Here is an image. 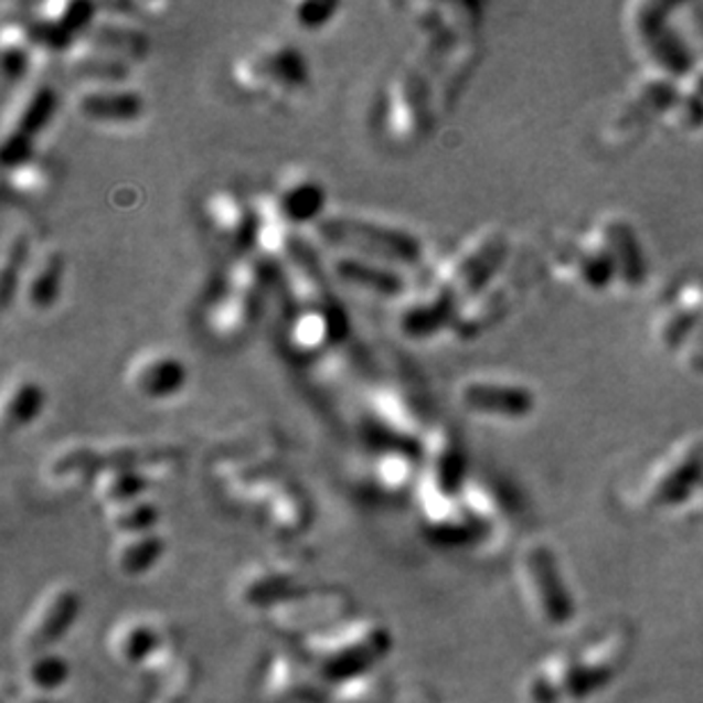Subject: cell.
<instances>
[{
  "mask_svg": "<svg viewBox=\"0 0 703 703\" xmlns=\"http://www.w3.org/2000/svg\"><path fill=\"white\" fill-rule=\"evenodd\" d=\"M319 235L355 253L379 257L398 265H417L422 260V242L398 228L372 224V221H358L351 216H323L317 224Z\"/></svg>",
  "mask_w": 703,
  "mask_h": 703,
  "instance_id": "6da1fadb",
  "label": "cell"
},
{
  "mask_svg": "<svg viewBox=\"0 0 703 703\" xmlns=\"http://www.w3.org/2000/svg\"><path fill=\"white\" fill-rule=\"evenodd\" d=\"M267 267L257 260H244L235 267L224 294L212 310V326L221 338L235 340L257 321L267 291Z\"/></svg>",
  "mask_w": 703,
  "mask_h": 703,
  "instance_id": "7a4b0ae2",
  "label": "cell"
},
{
  "mask_svg": "<svg viewBox=\"0 0 703 703\" xmlns=\"http://www.w3.org/2000/svg\"><path fill=\"white\" fill-rule=\"evenodd\" d=\"M237 81L251 89L267 85L299 87L308 81V68L301 53L294 46H276L242 60L237 66Z\"/></svg>",
  "mask_w": 703,
  "mask_h": 703,
  "instance_id": "3957f363",
  "label": "cell"
},
{
  "mask_svg": "<svg viewBox=\"0 0 703 703\" xmlns=\"http://www.w3.org/2000/svg\"><path fill=\"white\" fill-rule=\"evenodd\" d=\"M430 57L433 51L428 49L413 66L401 73V81L392 92V126L403 137H417L424 128Z\"/></svg>",
  "mask_w": 703,
  "mask_h": 703,
  "instance_id": "277c9868",
  "label": "cell"
},
{
  "mask_svg": "<svg viewBox=\"0 0 703 703\" xmlns=\"http://www.w3.org/2000/svg\"><path fill=\"white\" fill-rule=\"evenodd\" d=\"M57 94L53 87L44 85L34 89L28 103L23 105L14 128L8 132L3 143V164L10 169L23 167L32 156V139L40 135L51 117L55 115Z\"/></svg>",
  "mask_w": 703,
  "mask_h": 703,
  "instance_id": "5b68a950",
  "label": "cell"
},
{
  "mask_svg": "<svg viewBox=\"0 0 703 703\" xmlns=\"http://www.w3.org/2000/svg\"><path fill=\"white\" fill-rule=\"evenodd\" d=\"M390 649H392V636L387 633V628H374V631L364 636L362 640L326 658L321 672L328 681H335V683L355 679L372 670L376 662H381L390 653Z\"/></svg>",
  "mask_w": 703,
  "mask_h": 703,
  "instance_id": "8992f818",
  "label": "cell"
},
{
  "mask_svg": "<svg viewBox=\"0 0 703 703\" xmlns=\"http://www.w3.org/2000/svg\"><path fill=\"white\" fill-rule=\"evenodd\" d=\"M210 219L216 233L239 248H251L263 235L260 221L235 194H216L210 201Z\"/></svg>",
  "mask_w": 703,
  "mask_h": 703,
  "instance_id": "52a82bcc",
  "label": "cell"
},
{
  "mask_svg": "<svg viewBox=\"0 0 703 703\" xmlns=\"http://www.w3.org/2000/svg\"><path fill=\"white\" fill-rule=\"evenodd\" d=\"M188 369L171 355H156L139 362L132 372L135 390L146 398H167L184 387Z\"/></svg>",
  "mask_w": 703,
  "mask_h": 703,
  "instance_id": "ba28073f",
  "label": "cell"
},
{
  "mask_svg": "<svg viewBox=\"0 0 703 703\" xmlns=\"http://www.w3.org/2000/svg\"><path fill=\"white\" fill-rule=\"evenodd\" d=\"M78 113L89 121L128 124L141 117L143 100L135 92H87L78 98Z\"/></svg>",
  "mask_w": 703,
  "mask_h": 703,
  "instance_id": "9c48e42d",
  "label": "cell"
},
{
  "mask_svg": "<svg viewBox=\"0 0 703 703\" xmlns=\"http://www.w3.org/2000/svg\"><path fill=\"white\" fill-rule=\"evenodd\" d=\"M335 274L344 283H349L358 289H364L369 294L383 296V299H396V296H401L405 291L403 276H398L392 269L360 260V257H342V260H338V265H335Z\"/></svg>",
  "mask_w": 703,
  "mask_h": 703,
  "instance_id": "30bf717a",
  "label": "cell"
},
{
  "mask_svg": "<svg viewBox=\"0 0 703 703\" xmlns=\"http://www.w3.org/2000/svg\"><path fill=\"white\" fill-rule=\"evenodd\" d=\"M323 210V190L312 180H294L287 182L274 201L276 221L285 224H301L312 221Z\"/></svg>",
  "mask_w": 703,
  "mask_h": 703,
  "instance_id": "8fae6325",
  "label": "cell"
},
{
  "mask_svg": "<svg viewBox=\"0 0 703 703\" xmlns=\"http://www.w3.org/2000/svg\"><path fill=\"white\" fill-rule=\"evenodd\" d=\"M462 403L476 413L524 415L531 408V394H526L520 387L471 383L462 390Z\"/></svg>",
  "mask_w": 703,
  "mask_h": 703,
  "instance_id": "7c38bea8",
  "label": "cell"
},
{
  "mask_svg": "<svg viewBox=\"0 0 703 703\" xmlns=\"http://www.w3.org/2000/svg\"><path fill=\"white\" fill-rule=\"evenodd\" d=\"M81 613V595L76 589H62L42 615L40 626L34 628L30 638L32 649H46L55 645L68 628L73 626Z\"/></svg>",
  "mask_w": 703,
  "mask_h": 703,
  "instance_id": "4fadbf2b",
  "label": "cell"
},
{
  "mask_svg": "<svg viewBox=\"0 0 703 703\" xmlns=\"http://www.w3.org/2000/svg\"><path fill=\"white\" fill-rule=\"evenodd\" d=\"M68 73L81 81L124 83L126 78H130V64L119 55H113L87 44L85 51L71 53Z\"/></svg>",
  "mask_w": 703,
  "mask_h": 703,
  "instance_id": "5bb4252c",
  "label": "cell"
},
{
  "mask_svg": "<svg viewBox=\"0 0 703 703\" xmlns=\"http://www.w3.org/2000/svg\"><path fill=\"white\" fill-rule=\"evenodd\" d=\"M85 42L124 60L143 57L148 53V36L124 23H92L85 32Z\"/></svg>",
  "mask_w": 703,
  "mask_h": 703,
  "instance_id": "9a60e30c",
  "label": "cell"
},
{
  "mask_svg": "<svg viewBox=\"0 0 703 703\" xmlns=\"http://www.w3.org/2000/svg\"><path fill=\"white\" fill-rule=\"evenodd\" d=\"M451 312H454V306L444 301L441 296L433 294L426 301H419L405 310L398 323L405 335L413 340H422L433 335V332H437L444 323H447L451 319Z\"/></svg>",
  "mask_w": 703,
  "mask_h": 703,
  "instance_id": "2e32d148",
  "label": "cell"
},
{
  "mask_svg": "<svg viewBox=\"0 0 703 703\" xmlns=\"http://www.w3.org/2000/svg\"><path fill=\"white\" fill-rule=\"evenodd\" d=\"M64 278V257L60 253H49L40 265L34 267L28 280V301L36 310H49L60 296Z\"/></svg>",
  "mask_w": 703,
  "mask_h": 703,
  "instance_id": "e0dca14e",
  "label": "cell"
},
{
  "mask_svg": "<svg viewBox=\"0 0 703 703\" xmlns=\"http://www.w3.org/2000/svg\"><path fill=\"white\" fill-rule=\"evenodd\" d=\"M44 390L32 383V381H23L14 387V392L8 396L6 401V411H3V419L10 428H23L28 424H32L36 417L42 415L44 411Z\"/></svg>",
  "mask_w": 703,
  "mask_h": 703,
  "instance_id": "ac0fdd59",
  "label": "cell"
},
{
  "mask_svg": "<svg viewBox=\"0 0 703 703\" xmlns=\"http://www.w3.org/2000/svg\"><path fill=\"white\" fill-rule=\"evenodd\" d=\"M167 544L160 535L156 533H146L139 535L137 540H132L119 556V569L128 576H139L151 569L164 553Z\"/></svg>",
  "mask_w": 703,
  "mask_h": 703,
  "instance_id": "d6986e66",
  "label": "cell"
},
{
  "mask_svg": "<svg viewBox=\"0 0 703 703\" xmlns=\"http://www.w3.org/2000/svg\"><path fill=\"white\" fill-rule=\"evenodd\" d=\"M531 569L535 574L537 587L542 592V597L546 599V608L551 613V617H556V621H565V606H567V597H563V589L558 585V574L553 563L548 561V556H535L531 561Z\"/></svg>",
  "mask_w": 703,
  "mask_h": 703,
  "instance_id": "ffe728a7",
  "label": "cell"
},
{
  "mask_svg": "<svg viewBox=\"0 0 703 703\" xmlns=\"http://www.w3.org/2000/svg\"><path fill=\"white\" fill-rule=\"evenodd\" d=\"M460 480H462V454L449 439L435 458V483L441 490V494H454L460 488Z\"/></svg>",
  "mask_w": 703,
  "mask_h": 703,
  "instance_id": "44dd1931",
  "label": "cell"
},
{
  "mask_svg": "<svg viewBox=\"0 0 703 703\" xmlns=\"http://www.w3.org/2000/svg\"><path fill=\"white\" fill-rule=\"evenodd\" d=\"M160 522V510L151 501L130 503L115 516V526L124 533H151L153 526Z\"/></svg>",
  "mask_w": 703,
  "mask_h": 703,
  "instance_id": "7402d4cb",
  "label": "cell"
},
{
  "mask_svg": "<svg viewBox=\"0 0 703 703\" xmlns=\"http://www.w3.org/2000/svg\"><path fill=\"white\" fill-rule=\"evenodd\" d=\"M148 488V478L139 469L113 471L105 486V499L113 503H132Z\"/></svg>",
  "mask_w": 703,
  "mask_h": 703,
  "instance_id": "603a6c76",
  "label": "cell"
},
{
  "mask_svg": "<svg viewBox=\"0 0 703 703\" xmlns=\"http://www.w3.org/2000/svg\"><path fill=\"white\" fill-rule=\"evenodd\" d=\"M68 677H71L68 662L60 656L36 658L30 668V681L42 690H57L68 681Z\"/></svg>",
  "mask_w": 703,
  "mask_h": 703,
  "instance_id": "cb8c5ba5",
  "label": "cell"
},
{
  "mask_svg": "<svg viewBox=\"0 0 703 703\" xmlns=\"http://www.w3.org/2000/svg\"><path fill=\"white\" fill-rule=\"evenodd\" d=\"M28 239L23 235H17L6 253V263H3V303L6 308L10 306L17 283L21 278V271L25 267L28 260Z\"/></svg>",
  "mask_w": 703,
  "mask_h": 703,
  "instance_id": "d4e9b609",
  "label": "cell"
},
{
  "mask_svg": "<svg viewBox=\"0 0 703 703\" xmlns=\"http://www.w3.org/2000/svg\"><path fill=\"white\" fill-rule=\"evenodd\" d=\"M158 647H160V636L151 626H135L124 638L121 653L130 662H143Z\"/></svg>",
  "mask_w": 703,
  "mask_h": 703,
  "instance_id": "484cf974",
  "label": "cell"
},
{
  "mask_svg": "<svg viewBox=\"0 0 703 703\" xmlns=\"http://www.w3.org/2000/svg\"><path fill=\"white\" fill-rule=\"evenodd\" d=\"M338 10H340L338 3H303L296 8V21H299V25L306 30H319Z\"/></svg>",
  "mask_w": 703,
  "mask_h": 703,
  "instance_id": "4316f807",
  "label": "cell"
},
{
  "mask_svg": "<svg viewBox=\"0 0 703 703\" xmlns=\"http://www.w3.org/2000/svg\"><path fill=\"white\" fill-rule=\"evenodd\" d=\"M289 585L287 578H280V576H271L267 580H257L251 585V589L246 592V599L255 606H267V604H274L276 599L283 597L285 587Z\"/></svg>",
  "mask_w": 703,
  "mask_h": 703,
  "instance_id": "83f0119b",
  "label": "cell"
}]
</instances>
